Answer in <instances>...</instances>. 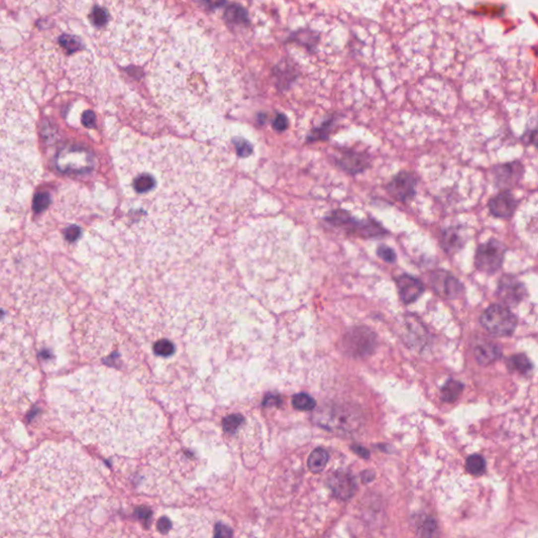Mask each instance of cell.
I'll return each instance as SVG.
<instances>
[{
	"label": "cell",
	"instance_id": "6da1fadb",
	"mask_svg": "<svg viewBox=\"0 0 538 538\" xmlns=\"http://www.w3.org/2000/svg\"><path fill=\"white\" fill-rule=\"evenodd\" d=\"M195 155L182 144L143 143L128 162L130 228L147 248L186 252L206 231L218 182Z\"/></svg>",
	"mask_w": 538,
	"mask_h": 538
},
{
	"label": "cell",
	"instance_id": "7a4b0ae2",
	"mask_svg": "<svg viewBox=\"0 0 538 538\" xmlns=\"http://www.w3.org/2000/svg\"><path fill=\"white\" fill-rule=\"evenodd\" d=\"M88 463L70 443H51L0 482V536L51 535L88 490Z\"/></svg>",
	"mask_w": 538,
	"mask_h": 538
},
{
	"label": "cell",
	"instance_id": "3957f363",
	"mask_svg": "<svg viewBox=\"0 0 538 538\" xmlns=\"http://www.w3.org/2000/svg\"><path fill=\"white\" fill-rule=\"evenodd\" d=\"M218 54L194 35H182L159 54L152 73L160 104L182 127L206 132L234 105L237 88Z\"/></svg>",
	"mask_w": 538,
	"mask_h": 538
},
{
	"label": "cell",
	"instance_id": "277c9868",
	"mask_svg": "<svg viewBox=\"0 0 538 538\" xmlns=\"http://www.w3.org/2000/svg\"><path fill=\"white\" fill-rule=\"evenodd\" d=\"M89 19L96 29L111 34L114 48L122 55L138 61L150 52L164 13L157 0H115L94 5Z\"/></svg>",
	"mask_w": 538,
	"mask_h": 538
},
{
	"label": "cell",
	"instance_id": "5b68a950",
	"mask_svg": "<svg viewBox=\"0 0 538 538\" xmlns=\"http://www.w3.org/2000/svg\"><path fill=\"white\" fill-rule=\"evenodd\" d=\"M35 357L24 330L0 315V410L23 405L32 392Z\"/></svg>",
	"mask_w": 538,
	"mask_h": 538
},
{
	"label": "cell",
	"instance_id": "8992f818",
	"mask_svg": "<svg viewBox=\"0 0 538 538\" xmlns=\"http://www.w3.org/2000/svg\"><path fill=\"white\" fill-rule=\"evenodd\" d=\"M326 222L347 235L363 239H376L387 236L389 231L372 218H356L348 210L338 208L325 218Z\"/></svg>",
	"mask_w": 538,
	"mask_h": 538
},
{
	"label": "cell",
	"instance_id": "52a82bcc",
	"mask_svg": "<svg viewBox=\"0 0 538 538\" xmlns=\"http://www.w3.org/2000/svg\"><path fill=\"white\" fill-rule=\"evenodd\" d=\"M480 324L488 333L496 336H510L517 327V318L507 306L492 304L481 313Z\"/></svg>",
	"mask_w": 538,
	"mask_h": 538
},
{
	"label": "cell",
	"instance_id": "ba28073f",
	"mask_svg": "<svg viewBox=\"0 0 538 538\" xmlns=\"http://www.w3.org/2000/svg\"><path fill=\"white\" fill-rule=\"evenodd\" d=\"M507 253L506 245L492 238L477 246L474 255V266L478 271L494 274L503 267Z\"/></svg>",
	"mask_w": 538,
	"mask_h": 538
},
{
	"label": "cell",
	"instance_id": "9c48e42d",
	"mask_svg": "<svg viewBox=\"0 0 538 538\" xmlns=\"http://www.w3.org/2000/svg\"><path fill=\"white\" fill-rule=\"evenodd\" d=\"M428 282L434 292L445 299H457L464 292V284L445 269H436L430 272Z\"/></svg>",
	"mask_w": 538,
	"mask_h": 538
},
{
	"label": "cell",
	"instance_id": "30bf717a",
	"mask_svg": "<svg viewBox=\"0 0 538 538\" xmlns=\"http://www.w3.org/2000/svg\"><path fill=\"white\" fill-rule=\"evenodd\" d=\"M524 175L525 167L519 161L497 164L491 169L493 182L499 191H511L521 182Z\"/></svg>",
	"mask_w": 538,
	"mask_h": 538
},
{
	"label": "cell",
	"instance_id": "8fae6325",
	"mask_svg": "<svg viewBox=\"0 0 538 538\" xmlns=\"http://www.w3.org/2000/svg\"><path fill=\"white\" fill-rule=\"evenodd\" d=\"M417 180L411 172L402 170L390 180L386 191L391 198L400 203H408L416 196Z\"/></svg>",
	"mask_w": 538,
	"mask_h": 538
},
{
	"label": "cell",
	"instance_id": "7c38bea8",
	"mask_svg": "<svg viewBox=\"0 0 538 538\" xmlns=\"http://www.w3.org/2000/svg\"><path fill=\"white\" fill-rule=\"evenodd\" d=\"M497 297L506 305L516 306L527 297V287L514 274L505 273L501 275L497 285Z\"/></svg>",
	"mask_w": 538,
	"mask_h": 538
},
{
	"label": "cell",
	"instance_id": "4fadbf2b",
	"mask_svg": "<svg viewBox=\"0 0 538 538\" xmlns=\"http://www.w3.org/2000/svg\"><path fill=\"white\" fill-rule=\"evenodd\" d=\"M335 162L343 172L350 175L362 174L371 165L370 157L368 155L349 148L340 149L339 154L335 157Z\"/></svg>",
	"mask_w": 538,
	"mask_h": 538
},
{
	"label": "cell",
	"instance_id": "5bb4252c",
	"mask_svg": "<svg viewBox=\"0 0 538 538\" xmlns=\"http://www.w3.org/2000/svg\"><path fill=\"white\" fill-rule=\"evenodd\" d=\"M518 207V201L511 191H500L488 202V208L493 217L498 219H510L513 217Z\"/></svg>",
	"mask_w": 538,
	"mask_h": 538
},
{
	"label": "cell",
	"instance_id": "9a60e30c",
	"mask_svg": "<svg viewBox=\"0 0 538 538\" xmlns=\"http://www.w3.org/2000/svg\"><path fill=\"white\" fill-rule=\"evenodd\" d=\"M468 231L462 225H453L443 230L439 245L448 256H454L465 247L468 242Z\"/></svg>",
	"mask_w": 538,
	"mask_h": 538
},
{
	"label": "cell",
	"instance_id": "2e32d148",
	"mask_svg": "<svg viewBox=\"0 0 538 538\" xmlns=\"http://www.w3.org/2000/svg\"><path fill=\"white\" fill-rule=\"evenodd\" d=\"M396 284L398 287L400 299L406 305L418 300L426 289L423 282L417 279V277L408 273H403L397 276Z\"/></svg>",
	"mask_w": 538,
	"mask_h": 538
},
{
	"label": "cell",
	"instance_id": "e0dca14e",
	"mask_svg": "<svg viewBox=\"0 0 538 538\" xmlns=\"http://www.w3.org/2000/svg\"><path fill=\"white\" fill-rule=\"evenodd\" d=\"M329 487L334 494L340 499H349L353 496L356 490L354 477L345 472H336L329 479Z\"/></svg>",
	"mask_w": 538,
	"mask_h": 538
},
{
	"label": "cell",
	"instance_id": "ac0fdd59",
	"mask_svg": "<svg viewBox=\"0 0 538 538\" xmlns=\"http://www.w3.org/2000/svg\"><path fill=\"white\" fill-rule=\"evenodd\" d=\"M501 354L500 348L497 344H493L491 342H481L478 343L474 348V355L478 364L482 366L490 365L491 363L498 360Z\"/></svg>",
	"mask_w": 538,
	"mask_h": 538
},
{
	"label": "cell",
	"instance_id": "d6986e66",
	"mask_svg": "<svg viewBox=\"0 0 538 538\" xmlns=\"http://www.w3.org/2000/svg\"><path fill=\"white\" fill-rule=\"evenodd\" d=\"M328 460V452L323 448H317L308 457V467L311 472L320 473L326 468Z\"/></svg>",
	"mask_w": 538,
	"mask_h": 538
},
{
	"label": "cell",
	"instance_id": "ffe728a7",
	"mask_svg": "<svg viewBox=\"0 0 538 538\" xmlns=\"http://www.w3.org/2000/svg\"><path fill=\"white\" fill-rule=\"evenodd\" d=\"M464 390V385L455 380H449L442 388L441 398L446 403H454Z\"/></svg>",
	"mask_w": 538,
	"mask_h": 538
},
{
	"label": "cell",
	"instance_id": "44dd1931",
	"mask_svg": "<svg viewBox=\"0 0 538 538\" xmlns=\"http://www.w3.org/2000/svg\"><path fill=\"white\" fill-rule=\"evenodd\" d=\"M466 469L472 475H481L486 470V462L478 454L471 455L466 462Z\"/></svg>",
	"mask_w": 538,
	"mask_h": 538
},
{
	"label": "cell",
	"instance_id": "7402d4cb",
	"mask_svg": "<svg viewBox=\"0 0 538 538\" xmlns=\"http://www.w3.org/2000/svg\"><path fill=\"white\" fill-rule=\"evenodd\" d=\"M316 401L306 393H300L292 399V405L297 410L311 411L316 407Z\"/></svg>",
	"mask_w": 538,
	"mask_h": 538
},
{
	"label": "cell",
	"instance_id": "603a6c76",
	"mask_svg": "<svg viewBox=\"0 0 538 538\" xmlns=\"http://www.w3.org/2000/svg\"><path fill=\"white\" fill-rule=\"evenodd\" d=\"M510 367L521 373H528L532 369V364L525 354H517L510 358Z\"/></svg>",
	"mask_w": 538,
	"mask_h": 538
},
{
	"label": "cell",
	"instance_id": "cb8c5ba5",
	"mask_svg": "<svg viewBox=\"0 0 538 538\" xmlns=\"http://www.w3.org/2000/svg\"><path fill=\"white\" fill-rule=\"evenodd\" d=\"M62 48H65L69 53H74L82 49V44L80 40L73 35H64L59 38Z\"/></svg>",
	"mask_w": 538,
	"mask_h": 538
},
{
	"label": "cell",
	"instance_id": "d4e9b609",
	"mask_svg": "<svg viewBox=\"0 0 538 538\" xmlns=\"http://www.w3.org/2000/svg\"><path fill=\"white\" fill-rule=\"evenodd\" d=\"M152 350L159 356H170L175 352V346L170 340L164 338L156 342Z\"/></svg>",
	"mask_w": 538,
	"mask_h": 538
},
{
	"label": "cell",
	"instance_id": "484cf974",
	"mask_svg": "<svg viewBox=\"0 0 538 538\" xmlns=\"http://www.w3.org/2000/svg\"><path fill=\"white\" fill-rule=\"evenodd\" d=\"M376 255L386 263L394 264L397 262V253L386 244H381L378 246V248H376Z\"/></svg>",
	"mask_w": 538,
	"mask_h": 538
},
{
	"label": "cell",
	"instance_id": "4316f807",
	"mask_svg": "<svg viewBox=\"0 0 538 538\" xmlns=\"http://www.w3.org/2000/svg\"><path fill=\"white\" fill-rule=\"evenodd\" d=\"M243 421V417L239 414H232L223 419V427L226 432L234 433Z\"/></svg>",
	"mask_w": 538,
	"mask_h": 538
},
{
	"label": "cell",
	"instance_id": "83f0119b",
	"mask_svg": "<svg viewBox=\"0 0 538 538\" xmlns=\"http://www.w3.org/2000/svg\"><path fill=\"white\" fill-rule=\"evenodd\" d=\"M334 124H335V120L334 119H330L328 121H325L324 123H323V125L321 128H319L317 131H315V134H312L311 138L312 139H317V140H326L329 138V134L331 133V130H333L334 128Z\"/></svg>",
	"mask_w": 538,
	"mask_h": 538
},
{
	"label": "cell",
	"instance_id": "f1b7e54d",
	"mask_svg": "<svg viewBox=\"0 0 538 538\" xmlns=\"http://www.w3.org/2000/svg\"><path fill=\"white\" fill-rule=\"evenodd\" d=\"M51 203V198L49 194L47 193H41V194H38L37 196L35 197L34 199V209L35 211L37 212H40L42 210L46 209L48 206L50 205Z\"/></svg>",
	"mask_w": 538,
	"mask_h": 538
},
{
	"label": "cell",
	"instance_id": "f546056e",
	"mask_svg": "<svg viewBox=\"0 0 538 538\" xmlns=\"http://www.w3.org/2000/svg\"><path fill=\"white\" fill-rule=\"evenodd\" d=\"M435 530H436V524L434 523V521H431V519H428V521H425V526L420 528V535H424V536H432V535H435Z\"/></svg>",
	"mask_w": 538,
	"mask_h": 538
},
{
	"label": "cell",
	"instance_id": "4dcf8cb0",
	"mask_svg": "<svg viewBox=\"0 0 538 538\" xmlns=\"http://www.w3.org/2000/svg\"><path fill=\"white\" fill-rule=\"evenodd\" d=\"M536 137H537V130H530L527 131L521 138V140L525 143L526 145H536Z\"/></svg>",
	"mask_w": 538,
	"mask_h": 538
},
{
	"label": "cell",
	"instance_id": "1f68e13d",
	"mask_svg": "<svg viewBox=\"0 0 538 538\" xmlns=\"http://www.w3.org/2000/svg\"><path fill=\"white\" fill-rule=\"evenodd\" d=\"M82 123L86 128H93L95 124V115L93 112L87 111L82 116Z\"/></svg>",
	"mask_w": 538,
	"mask_h": 538
},
{
	"label": "cell",
	"instance_id": "d6a6232c",
	"mask_svg": "<svg viewBox=\"0 0 538 538\" xmlns=\"http://www.w3.org/2000/svg\"><path fill=\"white\" fill-rule=\"evenodd\" d=\"M159 531L162 532V533H166L170 530V528H172V523L169 522V519L167 518H161L160 521L158 522V525H157Z\"/></svg>",
	"mask_w": 538,
	"mask_h": 538
},
{
	"label": "cell",
	"instance_id": "836d02e7",
	"mask_svg": "<svg viewBox=\"0 0 538 538\" xmlns=\"http://www.w3.org/2000/svg\"><path fill=\"white\" fill-rule=\"evenodd\" d=\"M232 532L229 528L223 526V525H217L216 526V532H214V536L221 537V536H231Z\"/></svg>",
	"mask_w": 538,
	"mask_h": 538
},
{
	"label": "cell",
	"instance_id": "e575fe53",
	"mask_svg": "<svg viewBox=\"0 0 538 538\" xmlns=\"http://www.w3.org/2000/svg\"><path fill=\"white\" fill-rule=\"evenodd\" d=\"M287 124H288V121H287V119L284 117V116H279L274 122V127L277 130L283 131L287 128Z\"/></svg>",
	"mask_w": 538,
	"mask_h": 538
},
{
	"label": "cell",
	"instance_id": "d590c367",
	"mask_svg": "<svg viewBox=\"0 0 538 538\" xmlns=\"http://www.w3.org/2000/svg\"><path fill=\"white\" fill-rule=\"evenodd\" d=\"M79 236V229L76 226H71L67 231V239L68 241H75Z\"/></svg>",
	"mask_w": 538,
	"mask_h": 538
},
{
	"label": "cell",
	"instance_id": "8d00e7d4",
	"mask_svg": "<svg viewBox=\"0 0 538 538\" xmlns=\"http://www.w3.org/2000/svg\"><path fill=\"white\" fill-rule=\"evenodd\" d=\"M202 3L208 8H213V7H218L220 5L223 4L224 0H201Z\"/></svg>",
	"mask_w": 538,
	"mask_h": 538
},
{
	"label": "cell",
	"instance_id": "74e56055",
	"mask_svg": "<svg viewBox=\"0 0 538 538\" xmlns=\"http://www.w3.org/2000/svg\"><path fill=\"white\" fill-rule=\"evenodd\" d=\"M137 515L139 516V518H147L149 515H150V511L146 508H139L137 510Z\"/></svg>",
	"mask_w": 538,
	"mask_h": 538
}]
</instances>
